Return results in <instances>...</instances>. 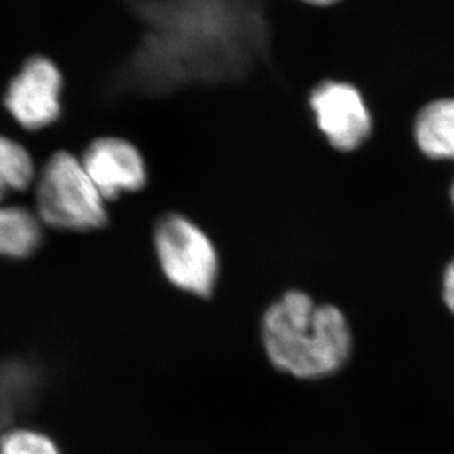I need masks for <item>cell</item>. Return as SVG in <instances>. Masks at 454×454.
I'll use <instances>...</instances> for the list:
<instances>
[{
    "instance_id": "obj_1",
    "label": "cell",
    "mask_w": 454,
    "mask_h": 454,
    "mask_svg": "<svg viewBox=\"0 0 454 454\" xmlns=\"http://www.w3.org/2000/svg\"><path fill=\"white\" fill-rule=\"evenodd\" d=\"M262 344L278 371L301 380L333 375L351 351V331L337 307L289 291L262 317Z\"/></svg>"
},
{
    "instance_id": "obj_2",
    "label": "cell",
    "mask_w": 454,
    "mask_h": 454,
    "mask_svg": "<svg viewBox=\"0 0 454 454\" xmlns=\"http://www.w3.org/2000/svg\"><path fill=\"white\" fill-rule=\"evenodd\" d=\"M106 204L80 157L70 151H57L42 167L35 184V210L46 226L97 231L108 223Z\"/></svg>"
},
{
    "instance_id": "obj_3",
    "label": "cell",
    "mask_w": 454,
    "mask_h": 454,
    "mask_svg": "<svg viewBox=\"0 0 454 454\" xmlns=\"http://www.w3.org/2000/svg\"><path fill=\"white\" fill-rule=\"evenodd\" d=\"M162 273L176 288L210 297L219 276V257L210 238L184 215H167L155 227Z\"/></svg>"
},
{
    "instance_id": "obj_4",
    "label": "cell",
    "mask_w": 454,
    "mask_h": 454,
    "mask_svg": "<svg viewBox=\"0 0 454 454\" xmlns=\"http://www.w3.org/2000/svg\"><path fill=\"white\" fill-rule=\"evenodd\" d=\"M309 106L316 129L333 153H357L371 139L375 118L356 84L326 80L313 89Z\"/></svg>"
},
{
    "instance_id": "obj_5",
    "label": "cell",
    "mask_w": 454,
    "mask_h": 454,
    "mask_svg": "<svg viewBox=\"0 0 454 454\" xmlns=\"http://www.w3.org/2000/svg\"><path fill=\"white\" fill-rule=\"evenodd\" d=\"M64 75L46 57H33L13 77L4 95V106L27 130L52 126L62 115Z\"/></svg>"
},
{
    "instance_id": "obj_6",
    "label": "cell",
    "mask_w": 454,
    "mask_h": 454,
    "mask_svg": "<svg viewBox=\"0 0 454 454\" xmlns=\"http://www.w3.org/2000/svg\"><path fill=\"white\" fill-rule=\"evenodd\" d=\"M80 161L106 202L121 193L142 191L148 184L149 167L144 153L122 136H95L84 146Z\"/></svg>"
},
{
    "instance_id": "obj_7",
    "label": "cell",
    "mask_w": 454,
    "mask_h": 454,
    "mask_svg": "<svg viewBox=\"0 0 454 454\" xmlns=\"http://www.w3.org/2000/svg\"><path fill=\"white\" fill-rule=\"evenodd\" d=\"M415 139L427 157L454 160V99H438L420 110Z\"/></svg>"
},
{
    "instance_id": "obj_8",
    "label": "cell",
    "mask_w": 454,
    "mask_h": 454,
    "mask_svg": "<svg viewBox=\"0 0 454 454\" xmlns=\"http://www.w3.org/2000/svg\"><path fill=\"white\" fill-rule=\"evenodd\" d=\"M43 223L26 207L0 206V257L24 260L37 253Z\"/></svg>"
},
{
    "instance_id": "obj_9",
    "label": "cell",
    "mask_w": 454,
    "mask_h": 454,
    "mask_svg": "<svg viewBox=\"0 0 454 454\" xmlns=\"http://www.w3.org/2000/svg\"><path fill=\"white\" fill-rule=\"evenodd\" d=\"M35 180L30 153L15 140L0 136V202L13 193L24 192Z\"/></svg>"
},
{
    "instance_id": "obj_10",
    "label": "cell",
    "mask_w": 454,
    "mask_h": 454,
    "mask_svg": "<svg viewBox=\"0 0 454 454\" xmlns=\"http://www.w3.org/2000/svg\"><path fill=\"white\" fill-rule=\"evenodd\" d=\"M0 454H62L48 434L13 428L0 435Z\"/></svg>"
},
{
    "instance_id": "obj_11",
    "label": "cell",
    "mask_w": 454,
    "mask_h": 454,
    "mask_svg": "<svg viewBox=\"0 0 454 454\" xmlns=\"http://www.w3.org/2000/svg\"><path fill=\"white\" fill-rule=\"evenodd\" d=\"M444 301L454 315V260L444 273Z\"/></svg>"
},
{
    "instance_id": "obj_12",
    "label": "cell",
    "mask_w": 454,
    "mask_h": 454,
    "mask_svg": "<svg viewBox=\"0 0 454 454\" xmlns=\"http://www.w3.org/2000/svg\"><path fill=\"white\" fill-rule=\"evenodd\" d=\"M298 2L313 6V8H331V6L340 4L342 0H298Z\"/></svg>"
},
{
    "instance_id": "obj_13",
    "label": "cell",
    "mask_w": 454,
    "mask_h": 454,
    "mask_svg": "<svg viewBox=\"0 0 454 454\" xmlns=\"http://www.w3.org/2000/svg\"><path fill=\"white\" fill-rule=\"evenodd\" d=\"M451 200H453V204H454V184H453V188H451Z\"/></svg>"
}]
</instances>
